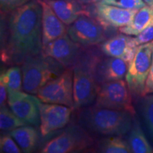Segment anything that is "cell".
<instances>
[{"mask_svg":"<svg viewBox=\"0 0 153 153\" xmlns=\"http://www.w3.org/2000/svg\"><path fill=\"white\" fill-rule=\"evenodd\" d=\"M137 107L149 137L153 141V94L139 98Z\"/></svg>","mask_w":153,"mask_h":153,"instance_id":"cell-22","label":"cell"},{"mask_svg":"<svg viewBox=\"0 0 153 153\" xmlns=\"http://www.w3.org/2000/svg\"><path fill=\"white\" fill-rule=\"evenodd\" d=\"M11 136L14 139L22 150V152L30 153L35 152L40 146L41 133L37 127L25 125L9 132Z\"/></svg>","mask_w":153,"mask_h":153,"instance_id":"cell-18","label":"cell"},{"mask_svg":"<svg viewBox=\"0 0 153 153\" xmlns=\"http://www.w3.org/2000/svg\"><path fill=\"white\" fill-rule=\"evenodd\" d=\"M101 2L131 9H140L146 5L143 1L137 0H102Z\"/></svg>","mask_w":153,"mask_h":153,"instance_id":"cell-26","label":"cell"},{"mask_svg":"<svg viewBox=\"0 0 153 153\" xmlns=\"http://www.w3.org/2000/svg\"><path fill=\"white\" fill-rule=\"evenodd\" d=\"M129 63L118 57L104 55L95 70V77L99 85L126 77Z\"/></svg>","mask_w":153,"mask_h":153,"instance_id":"cell-15","label":"cell"},{"mask_svg":"<svg viewBox=\"0 0 153 153\" xmlns=\"http://www.w3.org/2000/svg\"><path fill=\"white\" fill-rule=\"evenodd\" d=\"M147 5H153V0H143Z\"/></svg>","mask_w":153,"mask_h":153,"instance_id":"cell-32","label":"cell"},{"mask_svg":"<svg viewBox=\"0 0 153 153\" xmlns=\"http://www.w3.org/2000/svg\"><path fill=\"white\" fill-rule=\"evenodd\" d=\"M77 1L82 4H94L100 2L102 0H77Z\"/></svg>","mask_w":153,"mask_h":153,"instance_id":"cell-31","label":"cell"},{"mask_svg":"<svg viewBox=\"0 0 153 153\" xmlns=\"http://www.w3.org/2000/svg\"><path fill=\"white\" fill-rule=\"evenodd\" d=\"M82 48L83 45L72 40L67 33L43 46L42 53L54 58L65 68L73 69Z\"/></svg>","mask_w":153,"mask_h":153,"instance_id":"cell-12","label":"cell"},{"mask_svg":"<svg viewBox=\"0 0 153 153\" xmlns=\"http://www.w3.org/2000/svg\"><path fill=\"white\" fill-rule=\"evenodd\" d=\"M131 152L134 153H152L153 148L143 133L138 120L134 117L133 125L128 136Z\"/></svg>","mask_w":153,"mask_h":153,"instance_id":"cell-21","label":"cell"},{"mask_svg":"<svg viewBox=\"0 0 153 153\" xmlns=\"http://www.w3.org/2000/svg\"><path fill=\"white\" fill-rule=\"evenodd\" d=\"M40 133L41 137H47L66 127L70 123L73 108L64 105L48 104L40 101Z\"/></svg>","mask_w":153,"mask_h":153,"instance_id":"cell-10","label":"cell"},{"mask_svg":"<svg viewBox=\"0 0 153 153\" xmlns=\"http://www.w3.org/2000/svg\"><path fill=\"white\" fill-rule=\"evenodd\" d=\"M9 133H1L0 137V152L1 153H21L22 150Z\"/></svg>","mask_w":153,"mask_h":153,"instance_id":"cell-25","label":"cell"},{"mask_svg":"<svg viewBox=\"0 0 153 153\" xmlns=\"http://www.w3.org/2000/svg\"><path fill=\"white\" fill-rule=\"evenodd\" d=\"M47 137L48 139L40 145L38 152H91L97 138L75 121Z\"/></svg>","mask_w":153,"mask_h":153,"instance_id":"cell-4","label":"cell"},{"mask_svg":"<svg viewBox=\"0 0 153 153\" xmlns=\"http://www.w3.org/2000/svg\"><path fill=\"white\" fill-rule=\"evenodd\" d=\"M104 55L99 45H83L73 68L74 111L94 104L100 86L96 80L95 70Z\"/></svg>","mask_w":153,"mask_h":153,"instance_id":"cell-3","label":"cell"},{"mask_svg":"<svg viewBox=\"0 0 153 153\" xmlns=\"http://www.w3.org/2000/svg\"><path fill=\"white\" fill-rule=\"evenodd\" d=\"M42 7L38 0L9 13L1 24V60L4 64L22 65L28 57L42 52Z\"/></svg>","mask_w":153,"mask_h":153,"instance_id":"cell-1","label":"cell"},{"mask_svg":"<svg viewBox=\"0 0 153 153\" xmlns=\"http://www.w3.org/2000/svg\"><path fill=\"white\" fill-rule=\"evenodd\" d=\"M23 90L36 94L48 82L57 77L67 68L53 57L42 52L26 59L22 64Z\"/></svg>","mask_w":153,"mask_h":153,"instance_id":"cell-5","label":"cell"},{"mask_svg":"<svg viewBox=\"0 0 153 153\" xmlns=\"http://www.w3.org/2000/svg\"><path fill=\"white\" fill-rule=\"evenodd\" d=\"M26 125L17 117L7 106L1 107L0 110V128L1 133H9L13 130Z\"/></svg>","mask_w":153,"mask_h":153,"instance_id":"cell-24","label":"cell"},{"mask_svg":"<svg viewBox=\"0 0 153 153\" xmlns=\"http://www.w3.org/2000/svg\"><path fill=\"white\" fill-rule=\"evenodd\" d=\"M36 95L43 103L64 105L74 108L73 69L67 68L60 76L43 86Z\"/></svg>","mask_w":153,"mask_h":153,"instance_id":"cell-8","label":"cell"},{"mask_svg":"<svg viewBox=\"0 0 153 153\" xmlns=\"http://www.w3.org/2000/svg\"><path fill=\"white\" fill-rule=\"evenodd\" d=\"M138 9H125L100 1L95 4L94 17L97 19L106 30L108 36L111 37V30L116 28L127 26L133 20Z\"/></svg>","mask_w":153,"mask_h":153,"instance_id":"cell-13","label":"cell"},{"mask_svg":"<svg viewBox=\"0 0 153 153\" xmlns=\"http://www.w3.org/2000/svg\"><path fill=\"white\" fill-rule=\"evenodd\" d=\"M68 34L76 43L84 45H98L108 39L105 28L94 17L81 15L68 26Z\"/></svg>","mask_w":153,"mask_h":153,"instance_id":"cell-9","label":"cell"},{"mask_svg":"<svg viewBox=\"0 0 153 153\" xmlns=\"http://www.w3.org/2000/svg\"><path fill=\"white\" fill-rule=\"evenodd\" d=\"M137 1H143V0H137Z\"/></svg>","mask_w":153,"mask_h":153,"instance_id":"cell-33","label":"cell"},{"mask_svg":"<svg viewBox=\"0 0 153 153\" xmlns=\"http://www.w3.org/2000/svg\"><path fill=\"white\" fill-rule=\"evenodd\" d=\"M153 25V5H145L138 9L133 20L127 26L119 28L120 33L137 36L143 30Z\"/></svg>","mask_w":153,"mask_h":153,"instance_id":"cell-19","label":"cell"},{"mask_svg":"<svg viewBox=\"0 0 153 153\" xmlns=\"http://www.w3.org/2000/svg\"><path fill=\"white\" fill-rule=\"evenodd\" d=\"M152 55L153 41L137 46L135 57L129 63L126 80L132 96L135 98L142 97L152 65Z\"/></svg>","mask_w":153,"mask_h":153,"instance_id":"cell-7","label":"cell"},{"mask_svg":"<svg viewBox=\"0 0 153 153\" xmlns=\"http://www.w3.org/2000/svg\"><path fill=\"white\" fill-rule=\"evenodd\" d=\"M42 7V43L43 47L68 33L66 25L44 0H38Z\"/></svg>","mask_w":153,"mask_h":153,"instance_id":"cell-16","label":"cell"},{"mask_svg":"<svg viewBox=\"0 0 153 153\" xmlns=\"http://www.w3.org/2000/svg\"><path fill=\"white\" fill-rule=\"evenodd\" d=\"M30 1V0H0L1 12L3 14H9Z\"/></svg>","mask_w":153,"mask_h":153,"instance_id":"cell-28","label":"cell"},{"mask_svg":"<svg viewBox=\"0 0 153 153\" xmlns=\"http://www.w3.org/2000/svg\"><path fill=\"white\" fill-rule=\"evenodd\" d=\"M91 152L130 153L132 152L128 141L121 136L109 135L101 138L97 137Z\"/></svg>","mask_w":153,"mask_h":153,"instance_id":"cell-20","label":"cell"},{"mask_svg":"<svg viewBox=\"0 0 153 153\" xmlns=\"http://www.w3.org/2000/svg\"><path fill=\"white\" fill-rule=\"evenodd\" d=\"M66 26H70L81 15L94 17L95 4H82L77 0H44Z\"/></svg>","mask_w":153,"mask_h":153,"instance_id":"cell-14","label":"cell"},{"mask_svg":"<svg viewBox=\"0 0 153 153\" xmlns=\"http://www.w3.org/2000/svg\"><path fill=\"white\" fill-rule=\"evenodd\" d=\"M96 106L113 110L128 111L135 116L133 104V96L126 80L118 79L99 86Z\"/></svg>","mask_w":153,"mask_h":153,"instance_id":"cell-6","label":"cell"},{"mask_svg":"<svg viewBox=\"0 0 153 153\" xmlns=\"http://www.w3.org/2000/svg\"><path fill=\"white\" fill-rule=\"evenodd\" d=\"M8 104V91L7 87L1 82H0V105L1 107L6 106Z\"/></svg>","mask_w":153,"mask_h":153,"instance_id":"cell-30","label":"cell"},{"mask_svg":"<svg viewBox=\"0 0 153 153\" xmlns=\"http://www.w3.org/2000/svg\"><path fill=\"white\" fill-rule=\"evenodd\" d=\"M153 94V55L152 65H151L150 72H149L146 82H145V89L143 92L142 97L147 94Z\"/></svg>","mask_w":153,"mask_h":153,"instance_id":"cell-29","label":"cell"},{"mask_svg":"<svg viewBox=\"0 0 153 153\" xmlns=\"http://www.w3.org/2000/svg\"><path fill=\"white\" fill-rule=\"evenodd\" d=\"M40 101L38 97L26 91L8 93L9 107L26 125L40 127Z\"/></svg>","mask_w":153,"mask_h":153,"instance_id":"cell-11","label":"cell"},{"mask_svg":"<svg viewBox=\"0 0 153 153\" xmlns=\"http://www.w3.org/2000/svg\"><path fill=\"white\" fill-rule=\"evenodd\" d=\"M0 82L7 87L8 93L23 90L22 69L18 65H13L1 72Z\"/></svg>","mask_w":153,"mask_h":153,"instance_id":"cell-23","label":"cell"},{"mask_svg":"<svg viewBox=\"0 0 153 153\" xmlns=\"http://www.w3.org/2000/svg\"><path fill=\"white\" fill-rule=\"evenodd\" d=\"M132 37L124 33L115 34L99 45L104 55L118 57L130 63L135 57L137 47L131 45Z\"/></svg>","mask_w":153,"mask_h":153,"instance_id":"cell-17","label":"cell"},{"mask_svg":"<svg viewBox=\"0 0 153 153\" xmlns=\"http://www.w3.org/2000/svg\"><path fill=\"white\" fill-rule=\"evenodd\" d=\"M74 111L75 122L96 137L127 135L135 116L128 111L102 108L94 104Z\"/></svg>","mask_w":153,"mask_h":153,"instance_id":"cell-2","label":"cell"},{"mask_svg":"<svg viewBox=\"0 0 153 153\" xmlns=\"http://www.w3.org/2000/svg\"><path fill=\"white\" fill-rule=\"evenodd\" d=\"M153 41V25L149 26L140 32L135 38L132 37L131 45L133 47H137L143 44L148 43Z\"/></svg>","mask_w":153,"mask_h":153,"instance_id":"cell-27","label":"cell"}]
</instances>
